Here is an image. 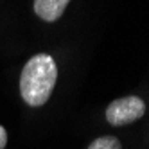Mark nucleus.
Instances as JSON below:
<instances>
[{"mask_svg": "<svg viewBox=\"0 0 149 149\" xmlns=\"http://www.w3.org/2000/svg\"><path fill=\"white\" fill-rule=\"evenodd\" d=\"M7 146V131H6V127L0 126V149H6Z\"/></svg>", "mask_w": 149, "mask_h": 149, "instance_id": "nucleus-5", "label": "nucleus"}, {"mask_svg": "<svg viewBox=\"0 0 149 149\" xmlns=\"http://www.w3.org/2000/svg\"><path fill=\"white\" fill-rule=\"evenodd\" d=\"M88 149H122V146H120V140L117 136L106 135V136L95 138V140L88 146Z\"/></svg>", "mask_w": 149, "mask_h": 149, "instance_id": "nucleus-4", "label": "nucleus"}, {"mask_svg": "<svg viewBox=\"0 0 149 149\" xmlns=\"http://www.w3.org/2000/svg\"><path fill=\"white\" fill-rule=\"evenodd\" d=\"M58 81V65L52 56L49 54H36L33 56L20 74V93L22 99L33 106H43Z\"/></svg>", "mask_w": 149, "mask_h": 149, "instance_id": "nucleus-1", "label": "nucleus"}, {"mask_svg": "<svg viewBox=\"0 0 149 149\" xmlns=\"http://www.w3.org/2000/svg\"><path fill=\"white\" fill-rule=\"evenodd\" d=\"M144 113L146 102L136 95H130L110 102V106L106 108V120L111 126H127L144 117Z\"/></svg>", "mask_w": 149, "mask_h": 149, "instance_id": "nucleus-2", "label": "nucleus"}, {"mask_svg": "<svg viewBox=\"0 0 149 149\" xmlns=\"http://www.w3.org/2000/svg\"><path fill=\"white\" fill-rule=\"evenodd\" d=\"M70 0H34V13L41 20L52 24L61 18Z\"/></svg>", "mask_w": 149, "mask_h": 149, "instance_id": "nucleus-3", "label": "nucleus"}]
</instances>
